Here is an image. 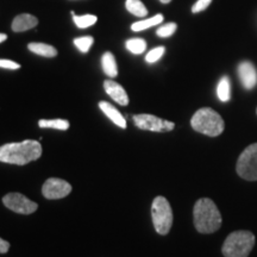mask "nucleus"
Listing matches in <instances>:
<instances>
[{
    "label": "nucleus",
    "mask_w": 257,
    "mask_h": 257,
    "mask_svg": "<svg viewBox=\"0 0 257 257\" xmlns=\"http://www.w3.org/2000/svg\"><path fill=\"white\" fill-rule=\"evenodd\" d=\"M41 155L42 146L37 141L27 140L21 143H8L0 147V162L9 165H28L40 159Z\"/></svg>",
    "instance_id": "nucleus-1"
},
{
    "label": "nucleus",
    "mask_w": 257,
    "mask_h": 257,
    "mask_svg": "<svg viewBox=\"0 0 257 257\" xmlns=\"http://www.w3.org/2000/svg\"><path fill=\"white\" fill-rule=\"evenodd\" d=\"M194 226L200 233H213L221 226V216L213 201L202 198L195 202L193 208Z\"/></svg>",
    "instance_id": "nucleus-2"
},
{
    "label": "nucleus",
    "mask_w": 257,
    "mask_h": 257,
    "mask_svg": "<svg viewBox=\"0 0 257 257\" xmlns=\"http://www.w3.org/2000/svg\"><path fill=\"white\" fill-rule=\"evenodd\" d=\"M191 125L197 133L208 137H217L223 133L225 123L220 114L210 107H202L193 114Z\"/></svg>",
    "instance_id": "nucleus-3"
},
{
    "label": "nucleus",
    "mask_w": 257,
    "mask_h": 257,
    "mask_svg": "<svg viewBox=\"0 0 257 257\" xmlns=\"http://www.w3.org/2000/svg\"><path fill=\"white\" fill-rule=\"evenodd\" d=\"M255 242V236L250 231H234L226 237L221 251L225 257H248Z\"/></svg>",
    "instance_id": "nucleus-4"
},
{
    "label": "nucleus",
    "mask_w": 257,
    "mask_h": 257,
    "mask_svg": "<svg viewBox=\"0 0 257 257\" xmlns=\"http://www.w3.org/2000/svg\"><path fill=\"white\" fill-rule=\"evenodd\" d=\"M152 218L156 232L165 236L172 229L173 211L165 197H156L152 205Z\"/></svg>",
    "instance_id": "nucleus-5"
},
{
    "label": "nucleus",
    "mask_w": 257,
    "mask_h": 257,
    "mask_svg": "<svg viewBox=\"0 0 257 257\" xmlns=\"http://www.w3.org/2000/svg\"><path fill=\"white\" fill-rule=\"evenodd\" d=\"M236 170L242 179L257 181V143L249 146L240 154Z\"/></svg>",
    "instance_id": "nucleus-6"
},
{
    "label": "nucleus",
    "mask_w": 257,
    "mask_h": 257,
    "mask_svg": "<svg viewBox=\"0 0 257 257\" xmlns=\"http://www.w3.org/2000/svg\"><path fill=\"white\" fill-rule=\"evenodd\" d=\"M134 123L141 130L153 131V133H169L175 127L173 121L162 119L153 114H136L134 115Z\"/></svg>",
    "instance_id": "nucleus-7"
},
{
    "label": "nucleus",
    "mask_w": 257,
    "mask_h": 257,
    "mask_svg": "<svg viewBox=\"0 0 257 257\" xmlns=\"http://www.w3.org/2000/svg\"><path fill=\"white\" fill-rule=\"evenodd\" d=\"M3 202L8 208L19 214H31L37 210V204L21 193H9L3 198Z\"/></svg>",
    "instance_id": "nucleus-8"
},
{
    "label": "nucleus",
    "mask_w": 257,
    "mask_h": 257,
    "mask_svg": "<svg viewBox=\"0 0 257 257\" xmlns=\"http://www.w3.org/2000/svg\"><path fill=\"white\" fill-rule=\"evenodd\" d=\"M70 192H72V186L64 180L57 178L48 179L42 187V193H43L44 198L49 199V200L66 198L67 195H69Z\"/></svg>",
    "instance_id": "nucleus-9"
},
{
    "label": "nucleus",
    "mask_w": 257,
    "mask_h": 257,
    "mask_svg": "<svg viewBox=\"0 0 257 257\" xmlns=\"http://www.w3.org/2000/svg\"><path fill=\"white\" fill-rule=\"evenodd\" d=\"M238 76L245 89H251L257 85V70L249 61H244L238 64Z\"/></svg>",
    "instance_id": "nucleus-10"
},
{
    "label": "nucleus",
    "mask_w": 257,
    "mask_h": 257,
    "mask_svg": "<svg viewBox=\"0 0 257 257\" xmlns=\"http://www.w3.org/2000/svg\"><path fill=\"white\" fill-rule=\"evenodd\" d=\"M105 92L111 96L115 102L121 106H126L128 104V96L125 89L121 87L119 83L114 82L113 80H105L104 81Z\"/></svg>",
    "instance_id": "nucleus-11"
},
{
    "label": "nucleus",
    "mask_w": 257,
    "mask_h": 257,
    "mask_svg": "<svg viewBox=\"0 0 257 257\" xmlns=\"http://www.w3.org/2000/svg\"><path fill=\"white\" fill-rule=\"evenodd\" d=\"M99 107H100V110L106 114V117H107L111 121H113L117 126H119L121 128H126V120H125L123 114H121L113 105H111L110 102L107 101H100L99 102Z\"/></svg>",
    "instance_id": "nucleus-12"
},
{
    "label": "nucleus",
    "mask_w": 257,
    "mask_h": 257,
    "mask_svg": "<svg viewBox=\"0 0 257 257\" xmlns=\"http://www.w3.org/2000/svg\"><path fill=\"white\" fill-rule=\"evenodd\" d=\"M37 24H38V19L35 17V16L29 15V14H23V15L17 16V17L14 19L11 28L15 32H23L35 28Z\"/></svg>",
    "instance_id": "nucleus-13"
},
{
    "label": "nucleus",
    "mask_w": 257,
    "mask_h": 257,
    "mask_svg": "<svg viewBox=\"0 0 257 257\" xmlns=\"http://www.w3.org/2000/svg\"><path fill=\"white\" fill-rule=\"evenodd\" d=\"M101 66H102V70L107 76L110 78H114L117 76L118 74V67H117V62H115L114 55L110 51H106V53L102 55L101 57Z\"/></svg>",
    "instance_id": "nucleus-14"
},
{
    "label": "nucleus",
    "mask_w": 257,
    "mask_h": 257,
    "mask_svg": "<svg viewBox=\"0 0 257 257\" xmlns=\"http://www.w3.org/2000/svg\"><path fill=\"white\" fill-rule=\"evenodd\" d=\"M28 49L31 53L43 57H55L57 55V50L55 48L46 43H30L28 46Z\"/></svg>",
    "instance_id": "nucleus-15"
},
{
    "label": "nucleus",
    "mask_w": 257,
    "mask_h": 257,
    "mask_svg": "<svg viewBox=\"0 0 257 257\" xmlns=\"http://www.w3.org/2000/svg\"><path fill=\"white\" fill-rule=\"evenodd\" d=\"M162 22H163V16L159 14L149 19H144V21L136 22V23H134L133 25H131V30L135 32L143 31V30H147V29L152 28V27H155V25H159L162 23Z\"/></svg>",
    "instance_id": "nucleus-16"
},
{
    "label": "nucleus",
    "mask_w": 257,
    "mask_h": 257,
    "mask_svg": "<svg viewBox=\"0 0 257 257\" xmlns=\"http://www.w3.org/2000/svg\"><path fill=\"white\" fill-rule=\"evenodd\" d=\"M217 95L218 98H219V100L223 102H226L230 100L231 85H230V79L227 78V76H223V78L220 79V81L218 82Z\"/></svg>",
    "instance_id": "nucleus-17"
},
{
    "label": "nucleus",
    "mask_w": 257,
    "mask_h": 257,
    "mask_svg": "<svg viewBox=\"0 0 257 257\" xmlns=\"http://www.w3.org/2000/svg\"><path fill=\"white\" fill-rule=\"evenodd\" d=\"M125 8L130 14H133L136 17H146L148 15V10L146 5L141 0H126Z\"/></svg>",
    "instance_id": "nucleus-18"
},
{
    "label": "nucleus",
    "mask_w": 257,
    "mask_h": 257,
    "mask_svg": "<svg viewBox=\"0 0 257 257\" xmlns=\"http://www.w3.org/2000/svg\"><path fill=\"white\" fill-rule=\"evenodd\" d=\"M125 46H126V49L130 53L135 54V55H140V54L146 51L147 42L143 38H130V40L126 41Z\"/></svg>",
    "instance_id": "nucleus-19"
},
{
    "label": "nucleus",
    "mask_w": 257,
    "mask_h": 257,
    "mask_svg": "<svg viewBox=\"0 0 257 257\" xmlns=\"http://www.w3.org/2000/svg\"><path fill=\"white\" fill-rule=\"evenodd\" d=\"M38 126L44 128H57V130L66 131L69 128V121L66 119H41L38 121Z\"/></svg>",
    "instance_id": "nucleus-20"
},
{
    "label": "nucleus",
    "mask_w": 257,
    "mask_h": 257,
    "mask_svg": "<svg viewBox=\"0 0 257 257\" xmlns=\"http://www.w3.org/2000/svg\"><path fill=\"white\" fill-rule=\"evenodd\" d=\"M73 15V21L75 23L76 27L79 29H86L88 27H92L96 23V16L94 15H85V16H76L74 12H72Z\"/></svg>",
    "instance_id": "nucleus-21"
},
{
    "label": "nucleus",
    "mask_w": 257,
    "mask_h": 257,
    "mask_svg": "<svg viewBox=\"0 0 257 257\" xmlns=\"http://www.w3.org/2000/svg\"><path fill=\"white\" fill-rule=\"evenodd\" d=\"M93 43H94V38L92 36L78 37L74 40V46L78 48L81 53H88L89 48L93 46Z\"/></svg>",
    "instance_id": "nucleus-22"
},
{
    "label": "nucleus",
    "mask_w": 257,
    "mask_h": 257,
    "mask_svg": "<svg viewBox=\"0 0 257 257\" xmlns=\"http://www.w3.org/2000/svg\"><path fill=\"white\" fill-rule=\"evenodd\" d=\"M176 29H178V25H176L175 23L165 24V25H162V27H161V28L157 29L156 35L159 37H161V38L170 37L176 31Z\"/></svg>",
    "instance_id": "nucleus-23"
},
{
    "label": "nucleus",
    "mask_w": 257,
    "mask_h": 257,
    "mask_svg": "<svg viewBox=\"0 0 257 257\" xmlns=\"http://www.w3.org/2000/svg\"><path fill=\"white\" fill-rule=\"evenodd\" d=\"M165 47H157V48H154L153 50H150L149 53L147 54L146 56V61L148 63H155L159 61L161 57L163 56V54H165Z\"/></svg>",
    "instance_id": "nucleus-24"
},
{
    "label": "nucleus",
    "mask_w": 257,
    "mask_h": 257,
    "mask_svg": "<svg viewBox=\"0 0 257 257\" xmlns=\"http://www.w3.org/2000/svg\"><path fill=\"white\" fill-rule=\"evenodd\" d=\"M212 0H198V2L193 5L192 12L193 14H198V12L204 11V10H206L208 6H210Z\"/></svg>",
    "instance_id": "nucleus-25"
},
{
    "label": "nucleus",
    "mask_w": 257,
    "mask_h": 257,
    "mask_svg": "<svg viewBox=\"0 0 257 257\" xmlns=\"http://www.w3.org/2000/svg\"><path fill=\"white\" fill-rule=\"evenodd\" d=\"M0 68H5V69H19L21 68V64L17 62H14L11 60H0Z\"/></svg>",
    "instance_id": "nucleus-26"
},
{
    "label": "nucleus",
    "mask_w": 257,
    "mask_h": 257,
    "mask_svg": "<svg viewBox=\"0 0 257 257\" xmlns=\"http://www.w3.org/2000/svg\"><path fill=\"white\" fill-rule=\"evenodd\" d=\"M10 249V243L8 240L0 238V253H6Z\"/></svg>",
    "instance_id": "nucleus-27"
},
{
    "label": "nucleus",
    "mask_w": 257,
    "mask_h": 257,
    "mask_svg": "<svg viewBox=\"0 0 257 257\" xmlns=\"http://www.w3.org/2000/svg\"><path fill=\"white\" fill-rule=\"evenodd\" d=\"M6 40H8V35L0 34V43H3V42H5Z\"/></svg>",
    "instance_id": "nucleus-28"
},
{
    "label": "nucleus",
    "mask_w": 257,
    "mask_h": 257,
    "mask_svg": "<svg viewBox=\"0 0 257 257\" xmlns=\"http://www.w3.org/2000/svg\"><path fill=\"white\" fill-rule=\"evenodd\" d=\"M161 3H163V4H168V3L172 2V0H160Z\"/></svg>",
    "instance_id": "nucleus-29"
}]
</instances>
